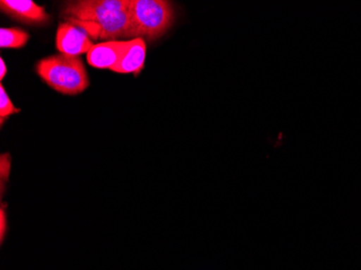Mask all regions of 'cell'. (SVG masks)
<instances>
[{
	"instance_id": "5b68a950",
	"label": "cell",
	"mask_w": 361,
	"mask_h": 270,
	"mask_svg": "<svg viewBox=\"0 0 361 270\" xmlns=\"http://www.w3.org/2000/svg\"><path fill=\"white\" fill-rule=\"evenodd\" d=\"M0 9L11 19L30 25H44L50 21L44 8L32 0H1Z\"/></svg>"
},
{
	"instance_id": "3957f363",
	"label": "cell",
	"mask_w": 361,
	"mask_h": 270,
	"mask_svg": "<svg viewBox=\"0 0 361 270\" xmlns=\"http://www.w3.org/2000/svg\"><path fill=\"white\" fill-rule=\"evenodd\" d=\"M131 22L130 38L158 39L165 35L174 21L171 3L166 0H128Z\"/></svg>"
},
{
	"instance_id": "30bf717a",
	"label": "cell",
	"mask_w": 361,
	"mask_h": 270,
	"mask_svg": "<svg viewBox=\"0 0 361 270\" xmlns=\"http://www.w3.org/2000/svg\"><path fill=\"white\" fill-rule=\"evenodd\" d=\"M10 171H11V156L6 153L0 156V188H1V197L5 194L6 183L9 182Z\"/></svg>"
},
{
	"instance_id": "7a4b0ae2",
	"label": "cell",
	"mask_w": 361,
	"mask_h": 270,
	"mask_svg": "<svg viewBox=\"0 0 361 270\" xmlns=\"http://www.w3.org/2000/svg\"><path fill=\"white\" fill-rule=\"evenodd\" d=\"M38 76L56 92L76 95L89 87L86 67L79 56L54 54L42 59L36 65Z\"/></svg>"
},
{
	"instance_id": "8fae6325",
	"label": "cell",
	"mask_w": 361,
	"mask_h": 270,
	"mask_svg": "<svg viewBox=\"0 0 361 270\" xmlns=\"http://www.w3.org/2000/svg\"><path fill=\"white\" fill-rule=\"evenodd\" d=\"M7 204L1 202L0 206V243L3 245L8 233Z\"/></svg>"
},
{
	"instance_id": "7c38bea8",
	"label": "cell",
	"mask_w": 361,
	"mask_h": 270,
	"mask_svg": "<svg viewBox=\"0 0 361 270\" xmlns=\"http://www.w3.org/2000/svg\"><path fill=\"white\" fill-rule=\"evenodd\" d=\"M7 65L5 64V61H4L3 59H1V60H0V80H4V78H5V76L6 75H7Z\"/></svg>"
},
{
	"instance_id": "277c9868",
	"label": "cell",
	"mask_w": 361,
	"mask_h": 270,
	"mask_svg": "<svg viewBox=\"0 0 361 270\" xmlns=\"http://www.w3.org/2000/svg\"><path fill=\"white\" fill-rule=\"evenodd\" d=\"M56 44L60 54L71 56L87 54L94 46L86 30L68 22L59 26Z\"/></svg>"
},
{
	"instance_id": "8992f818",
	"label": "cell",
	"mask_w": 361,
	"mask_h": 270,
	"mask_svg": "<svg viewBox=\"0 0 361 270\" xmlns=\"http://www.w3.org/2000/svg\"><path fill=\"white\" fill-rule=\"evenodd\" d=\"M128 40H111L94 44L87 54V61L91 66L101 70H113L125 54Z\"/></svg>"
},
{
	"instance_id": "52a82bcc",
	"label": "cell",
	"mask_w": 361,
	"mask_h": 270,
	"mask_svg": "<svg viewBox=\"0 0 361 270\" xmlns=\"http://www.w3.org/2000/svg\"><path fill=\"white\" fill-rule=\"evenodd\" d=\"M146 59L145 40L141 38L128 40L127 48L118 64L111 72L118 74H139L143 70Z\"/></svg>"
},
{
	"instance_id": "ba28073f",
	"label": "cell",
	"mask_w": 361,
	"mask_h": 270,
	"mask_svg": "<svg viewBox=\"0 0 361 270\" xmlns=\"http://www.w3.org/2000/svg\"><path fill=\"white\" fill-rule=\"evenodd\" d=\"M28 39L30 35L21 28H1L0 30V46L4 49L23 48Z\"/></svg>"
},
{
	"instance_id": "6da1fadb",
	"label": "cell",
	"mask_w": 361,
	"mask_h": 270,
	"mask_svg": "<svg viewBox=\"0 0 361 270\" xmlns=\"http://www.w3.org/2000/svg\"><path fill=\"white\" fill-rule=\"evenodd\" d=\"M65 21L88 32L93 39L106 42L130 38L131 22L128 0H77L65 4Z\"/></svg>"
},
{
	"instance_id": "9c48e42d",
	"label": "cell",
	"mask_w": 361,
	"mask_h": 270,
	"mask_svg": "<svg viewBox=\"0 0 361 270\" xmlns=\"http://www.w3.org/2000/svg\"><path fill=\"white\" fill-rule=\"evenodd\" d=\"M18 113H20V109H16L12 104L11 99L6 92L5 88L4 86H0V123L1 125L5 123L6 119H8L9 116Z\"/></svg>"
}]
</instances>
